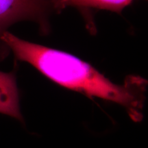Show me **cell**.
<instances>
[{
  "label": "cell",
  "mask_w": 148,
  "mask_h": 148,
  "mask_svg": "<svg viewBox=\"0 0 148 148\" xmlns=\"http://www.w3.org/2000/svg\"><path fill=\"white\" fill-rule=\"evenodd\" d=\"M38 11L37 0H0V33L10 24L32 17Z\"/></svg>",
  "instance_id": "obj_2"
},
{
  "label": "cell",
  "mask_w": 148,
  "mask_h": 148,
  "mask_svg": "<svg viewBox=\"0 0 148 148\" xmlns=\"http://www.w3.org/2000/svg\"><path fill=\"white\" fill-rule=\"evenodd\" d=\"M0 39L18 60L32 64L57 84L121 105L134 120L140 119L145 79L130 76L124 84H116L89 64L69 53L26 41L5 31L0 35Z\"/></svg>",
  "instance_id": "obj_1"
},
{
  "label": "cell",
  "mask_w": 148,
  "mask_h": 148,
  "mask_svg": "<svg viewBox=\"0 0 148 148\" xmlns=\"http://www.w3.org/2000/svg\"><path fill=\"white\" fill-rule=\"evenodd\" d=\"M132 0H72L71 4L82 7H92L105 10L119 11Z\"/></svg>",
  "instance_id": "obj_4"
},
{
  "label": "cell",
  "mask_w": 148,
  "mask_h": 148,
  "mask_svg": "<svg viewBox=\"0 0 148 148\" xmlns=\"http://www.w3.org/2000/svg\"><path fill=\"white\" fill-rule=\"evenodd\" d=\"M0 113L23 120L16 79L12 73L0 71Z\"/></svg>",
  "instance_id": "obj_3"
},
{
  "label": "cell",
  "mask_w": 148,
  "mask_h": 148,
  "mask_svg": "<svg viewBox=\"0 0 148 148\" xmlns=\"http://www.w3.org/2000/svg\"><path fill=\"white\" fill-rule=\"evenodd\" d=\"M55 1L58 5H60L61 7H63L66 5L71 4L72 0H55Z\"/></svg>",
  "instance_id": "obj_5"
}]
</instances>
